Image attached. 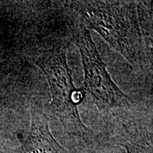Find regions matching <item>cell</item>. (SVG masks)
<instances>
[{
  "label": "cell",
  "instance_id": "5b68a950",
  "mask_svg": "<svg viewBox=\"0 0 153 153\" xmlns=\"http://www.w3.org/2000/svg\"><path fill=\"white\" fill-rule=\"evenodd\" d=\"M123 141L118 145L123 146L126 153H152V134L144 128L128 131Z\"/></svg>",
  "mask_w": 153,
  "mask_h": 153
},
{
  "label": "cell",
  "instance_id": "277c9868",
  "mask_svg": "<svg viewBox=\"0 0 153 153\" xmlns=\"http://www.w3.org/2000/svg\"><path fill=\"white\" fill-rule=\"evenodd\" d=\"M22 153H69L51 133L49 119L38 107L30 111V126L23 140Z\"/></svg>",
  "mask_w": 153,
  "mask_h": 153
},
{
  "label": "cell",
  "instance_id": "6da1fadb",
  "mask_svg": "<svg viewBox=\"0 0 153 153\" xmlns=\"http://www.w3.org/2000/svg\"><path fill=\"white\" fill-rule=\"evenodd\" d=\"M87 29L95 30L132 68L152 64V42L140 23L137 3L128 1H86L73 4Z\"/></svg>",
  "mask_w": 153,
  "mask_h": 153
},
{
  "label": "cell",
  "instance_id": "7a4b0ae2",
  "mask_svg": "<svg viewBox=\"0 0 153 153\" xmlns=\"http://www.w3.org/2000/svg\"><path fill=\"white\" fill-rule=\"evenodd\" d=\"M67 50L66 45H58L42 51L36 64L48 84L51 113L60 122L65 133L85 140L91 131L82 121L78 106L85 99L86 92L74 85L68 65Z\"/></svg>",
  "mask_w": 153,
  "mask_h": 153
},
{
  "label": "cell",
  "instance_id": "8992f818",
  "mask_svg": "<svg viewBox=\"0 0 153 153\" xmlns=\"http://www.w3.org/2000/svg\"><path fill=\"white\" fill-rule=\"evenodd\" d=\"M0 153H7V152H0Z\"/></svg>",
  "mask_w": 153,
  "mask_h": 153
},
{
  "label": "cell",
  "instance_id": "3957f363",
  "mask_svg": "<svg viewBox=\"0 0 153 153\" xmlns=\"http://www.w3.org/2000/svg\"><path fill=\"white\" fill-rule=\"evenodd\" d=\"M72 42L77 47L84 70L85 91L100 111L129 108L134 101L115 83L107 70L89 29L82 25L74 30Z\"/></svg>",
  "mask_w": 153,
  "mask_h": 153
}]
</instances>
